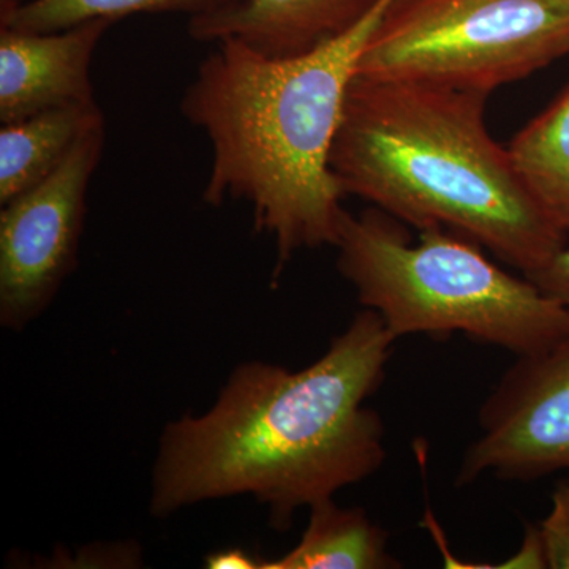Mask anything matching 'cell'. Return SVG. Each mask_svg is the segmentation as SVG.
<instances>
[{
    "label": "cell",
    "instance_id": "obj_15",
    "mask_svg": "<svg viewBox=\"0 0 569 569\" xmlns=\"http://www.w3.org/2000/svg\"><path fill=\"white\" fill-rule=\"evenodd\" d=\"M526 277L569 310V242L548 264Z\"/></svg>",
    "mask_w": 569,
    "mask_h": 569
},
{
    "label": "cell",
    "instance_id": "obj_16",
    "mask_svg": "<svg viewBox=\"0 0 569 569\" xmlns=\"http://www.w3.org/2000/svg\"><path fill=\"white\" fill-rule=\"evenodd\" d=\"M263 559L239 548L219 550L206 559V568L211 569H263Z\"/></svg>",
    "mask_w": 569,
    "mask_h": 569
},
{
    "label": "cell",
    "instance_id": "obj_3",
    "mask_svg": "<svg viewBox=\"0 0 569 569\" xmlns=\"http://www.w3.org/2000/svg\"><path fill=\"white\" fill-rule=\"evenodd\" d=\"M485 93L355 74L329 170L346 194L419 231L445 228L519 269L569 242L490 137Z\"/></svg>",
    "mask_w": 569,
    "mask_h": 569
},
{
    "label": "cell",
    "instance_id": "obj_13",
    "mask_svg": "<svg viewBox=\"0 0 569 569\" xmlns=\"http://www.w3.org/2000/svg\"><path fill=\"white\" fill-rule=\"evenodd\" d=\"M234 2L238 0H28L2 18L0 28L51 32L96 18L118 21L132 14L167 11H183L198 17Z\"/></svg>",
    "mask_w": 569,
    "mask_h": 569
},
{
    "label": "cell",
    "instance_id": "obj_17",
    "mask_svg": "<svg viewBox=\"0 0 569 569\" xmlns=\"http://www.w3.org/2000/svg\"><path fill=\"white\" fill-rule=\"evenodd\" d=\"M24 2H28V0H0V20L9 17L11 11L17 10Z\"/></svg>",
    "mask_w": 569,
    "mask_h": 569
},
{
    "label": "cell",
    "instance_id": "obj_14",
    "mask_svg": "<svg viewBox=\"0 0 569 569\" xmlns=\"http://www.w3.org/2000/svg\"><path fill=\"white\" fill-rule=\"evenodd\" d=\"M546 568L569 569V481L560 482L550 497V509L537 526Z\"/></svg>",
    "mask_w": 569,
    "mask_h": 569
},
{
    "label": "cell",
    "instance_id": "obj_11",
    "mask_svg": "<svg viewBox=\"0 0 569 569\" xmlns=\"http://www.w3.org/2000/svg\"><path fill=\"white\" fill-rule=\"evenodd\" d=\"M298 545L263 569H397L389 535L362 508H343L335 498L312 505Z\"/></svg>",
    "mask_w": 569,
    "mask_h": 569
},
{
    "label": "cell",
    "instance_id": "obj_5",
    "mask_svg": "<svg viewBox=\"0 0 569 569\" xmlns=\"http://www.w3.org/2000/svg\"><path fill=\"white\" fill-rule=\"evenodd\" d=\"M569 54V0H388L356 74L490 96Z\"/></svg>",
    "mask_w": 569,
    "mask_h": 569
},
{
    "label": "cell",
    "instance_id": "obj_12",
    "mask_svg": "<svg viewBox=\"0 0 569 569\" xmlns=\"http://www.w3.org/2000/svg\"><path fill=\"white\" fill-rule=\"evenodd\" d=\"M531 197L569 236V86L508 146Z\"/></svg>",
    "mask_w": 569,
    "mask_h": 569
},
{
    "label": "cell",
    "instance_id": "obj_8",
    "mask_svg": "<svg viewBox=\"0 0 569 569\" xmlns=\"http://www.w3.org/2000/svg\"><path fill=\"white\" fill-rule=\"evenodd\" d=\"M112 22L96 18L51 32L0 28V122L96 104L91 63Z\"/></svg>",
    "mask_w": 569,
    "mask_h": 569
},
{
    "label": "cell",
    "instance_id": "obj_2",
    "mask_svg": "<svg viewBox=\"0 0 569 569\" xmlns=\"http://www.w3.org/2000/svg\"><path fill=\"white\" fill-rule=\"evenodd\" d=\"M388 0L339 39L295 58L217 41L181 100L212 149L206 204L244 201L277 250L276 274L301 250L336 246L346 209L329 153L348 88Z\"/></svg>",
    "mask_w": 569,
    "mask_h": 569
},
{
    "label": "cell",
    "instance_id": "obj_6",
    "mask_svg": "<svg viewBox=\"0 0 569 569\" xmlns=\"http://www.w3.org/2000/svg\"><path fill=\"white\" fill-rule=\"evenodd\" d=\"M104 118L89 127L66 162L0 211V323L22 331L51 305L77 264L86 200L102 159Z\"/></svg>",
    "mask_w": 569,
    "mask_h": 569
},
{
    "label": "cell",
    "instance_id": "obj_10",
    "mask_svg": "<svg viewBox=\"0 0 569 569\" xmlns=\"http://www.w3.org/2000/svg\"><path fill=\"white\" fill-rule=\"evenodd\" d=\"M103 118L99 104L58 108L2 123L0 129V204L50 178L82 133Z\"/></svg>",
    "mask_w": 569,
    "mask_h": 569
},
{
    "label": "cell",
    "instance_id": "obj_7",
    "mask_svg": "<svg viewBox=\"0 0 569 569\" xmlns=\"http://www.w3.org/2000/svg\"><path fill=\"white\" fill-rule=\"evenodd\" d=\"M478 425L456 485L488 471L505 481L569 471V339L518 356L479 408Z\"/></svg>",
    "mask_w": 569,
    "mask_h": 569
},
{
    "label": "cell",
    "instance_id": "obj_9",
    "mask_svg": "<svg viewBox=\"0 0 569 569\" xmlns=\"http://www.w3.org/2000/svg\"><path fill=\"white\" fill-rule=\"evenodd\" d=\"M385 0H238L190 18L193 40H236L269 58H295L346 36Z\"/></svg>",
    "mask_w": 569,
    "mask_h": 569
},
{
    "label": "cell",
    "instance_id": "obj_4",
    "mask_svg": "<svg viewBox=\"0 0 569 569\" xmlns=\"http://www.w3.org/2000/svg\"><path fill=\"white\" fill-rule=\"evenodd\" d=\"M337 269L395 339L463 335L518 356L569 339V310L489 260L466 236L426 228L411 242L402 222L372 208L343 212Z\"/></svg>",
    "mask_w": 569,
    "mask_h": 569
},
{
    "label": "cell",
    "instance_id": "obj_1",
    "mask_svg": "<svg viewBox=\"0 0 569 569\" xmlns=\"http://www.w3.org/2000/svg\"><path fill=\"white\" fill-rule=\"evenodd\" d=\"M395 343L381 317L365 309L306 369L236 367L208 411L164 427L152 470L153 518L250 496L283 531L298 509L372 477L387 448L383 421L366 400L383 385Z\"/></svg>",
    "mask_w": 569,
    "mask_h": 569
}]
</instances>
